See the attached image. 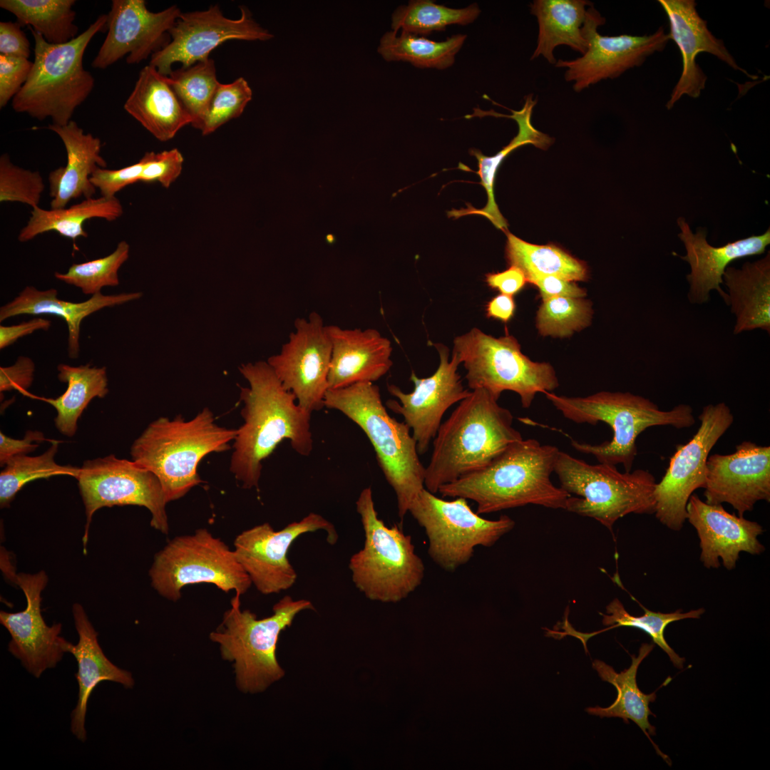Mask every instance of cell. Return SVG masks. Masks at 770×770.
<instances>
[{
  "label": "cell",
  "instance_id": "cell-52",
  "mask_svg": "<svg viewBox=\"0 0 770 770\" xmlns=\"http://www.w3.org/2000/svg\"><path fill=\"white\" fill-rule=\"evenodd\" d=\"M35 365L31 359L19 356L16 363L8 367L0 368L1 392L16 390L26 394L34 380Z\"/></svg>",
  "mask_w": 770,
  "mask_h": 770
},
{
  "label": "cell",
  "instance_id": "cell-58",
  "mask_svg": "<svg viewBox=\"0 0 770 770\" xmlns=\"http://www.w3.org/2000/svg\"><path fill=\"white\" fill-rule=\"evenodd\" d=\"M515 302L513 296L499 294L490 299L486 305L487 318L508 323L514 316Z\"/></svg>",
  "mask_w": 770,
  "mask_h": 770
},
{
  "label": "cell",
  "instance_id": "cell-13",
  "mask_svg": "<svg viewBox=\"0 0 770 770\" xmlns=\"http://www.w3.org/2000/svg\"><path fill=\"white\" fill-rule=\"evenodd\" d=\"M410 513L425 530L431 560L447 571L466 564L478 546L491 547L515 527L505 515L488 520L473 512L463 498H438L423 488L411 502Z\"/></svg>",
  "mask_w": 770,
  "mask_h": 770
},
{
  "label": "cell",
  "instance_id": "cell-14",
  "mask_svg": "<svg viewBox=\"0 0 770 770\" xmlns=\"http://www.w3.org/2000/svg\"><path fill=\"white\" fill-rule=\"evenodd\" d=\"M76 478L86 515L82 538L85 553L92 517L103 507H145L151 514V527L168 533L165 510L168 503L161 483L153 472L133 461L120 459L111 454L84 461Z\"/></svg>",
  "mask_w": 770,
  "mask_h": 770
},
{
  "label": "cell",
  "instance_id": "cell-43",
  "mask_svg": "<svg viewBox=\"0 0 770 770\" xmlns=\"http://www.w3.org/2000/svg\"><path fill=\"white\" fill-rule=\"evenodd\" d=\"M58 443V441H52L51 446L39 456L19 455L6 462L0 473L1 508L9 507L16 493L29 482L61 475L76 478L78 467L62 466L56 462Z\"/></svg>",
  "mask_w": 770,
  "mask_h": 770
},
{
  "label": "cell",
  "instance_id": "cell-32",
  "mask_svg": "<svg viewBox=\"0 0 770 770\" xmlns=\"http://www.w3.org/2000/svg\"><path fill=\"white\" fill-rule=\"evenodd\" d=\"M726 304L735 316L733 333L762 329L770 333V252L741 268L727 267L723 274Z\"/></svg>",
  "mask_w": 770,
  "mask_h": 770
},
{
  "label": "cell",
  "instance_id": "cell-36",
  "mask_svg": "<svg viewBox=\"0 0 770 770\" xmlns=\"http://www.w3.org/2000/svg\"><path fill=\"white\" fill-rule=\"evenodd\" d=\"M123 213V206L116 197L86 198L68 208L46 210L36 207L32 208L29 221L20 230L18 240L21 242H27L51 231L73 240L79 237H87L88 233L83 229L86 221L102 218L111 222Z\"/></svg>",
  "mask_w": 770,
  "mask_h": 770
},
{
  "label": "cell",
  "instance_id": "cell-6",
  "mask_svg": "<svg viewBox=\"0 0 770 770\" xmlns=\"http://www.w3.org/2000/svg\"><path fill=\"white\" fill-rule=\"evenodd\" d=\"M324 406L342 412L366 435L377 463L395 492L398 515L403 521L411 502L425 488V467L409 426L389 414L379 386L372 382L328 389Z\"/></svg>",
  "mask_w": 770,
  "mask_h": 770
},
{
  "label": "cell",
  "instance_id": "cell-46",
  "mask_svg": "<svg viewBox=\"0 0 770 770\" xmlns=\"http://www.w3.org/2000/svg\"><path fill=\"white\" fill-rule=\"evenodd\" d=\"M130 246L120 242L110 255L80 264H73L65 273L56 272L54 277L80 288L85 294H96L103 287L119 284L118 270L129 257Z\"/></svg>",
  "mask_w": 770,
  "mask_h": 770
},
{
  "label": "cell",
  "instance_id": "cell-5",
  "mask_svg": "<svg viewBox=\"0 0 770 770\" xmlns=\"http://www.w3.org/2000/svg\"><path fill=\"white\" fill-rule=\"evenodd\" d=\"M237 428L215 423L204 408L193 419L160 417L151 422L131 446L132 461L159 479L167 503L183 497L202 482L197 473L207 454L230 448Z\"/></svg>",
  "mask_w": 770,
  "mask_h": 770
},
{
  "label": "cell",
  "instance_id": "cell-47",
  "mask_svg": "<svg viewBox=\"0 0 770 770\" xmlns=\"http://www.w3.org/2000/svg\"><path fill=\"white\" fill-rule=\"evenodd\" d=\"M252 97V89L242 77L230 83H220L199 129L202 134L210 135L230 120L238 118Z\"/></svg>",
  "mask_w": 770,
  "mask_h": 770
},
{
  "label": "cell",
  "instance_id": "cell-57",
  "mask_svg": "<svg viewBox=\"0 0 770 770\" xmlns=\"http://www.w3.org/2000/svg\"><path fill=\"white\" fill-rule=\"evenodd\" d=\"M51 322L43 318H34L27 322L11 326H0V349L16 342L19 338L29 335L37 330L47 331Z\"/></svg>",
  "mask_w": 770,
  "mask_h": 770
},
{
  "label": "cell",
  "instance_id": "cell-1",
  "mask_svg": "<svg viewBox=\"0 0 770 770\" xmlns=\"http://www.w3.org/2000/svg\"><path fill=\"white\" fill-rule=\"evenodd\" d=\"M240 372L249 387L240 386L243 424L237 428L230 469L244 488H258L262 462L283 440L308 456L313 449L311 413L286 390L267 361L242 364Z\"/></svg>",
  "mask_w": 770,
  "mask_h": 770
},
{
  "label": "cell",
  "instance_id": "cell-31",
  "mask_svg": "<svg viewBox=\"0 0 770 770\" xmlns=\"http://www.w3.org/2000/svg\"><path fill=\"white\" fill-rule=\"evenodd\" d=\"M56 289L39 290L26 287L17 297L0 308V322L21 314H50L61 317L68 329V353L71 359L79 354L80 327L84 318L105 307L120 305L142 297L141 292L104 295L98 293L82 302L60 299Z\"/></svg>",
  "mask_w": 770,
  "mask_h": 770
},
{
  "label": "cell",
  "instance_id": "cell-9",
  "mask_svg": "<svg viewBox=\"0 0 770 770\" xmlns=\"http://www.w3.org/2000/svg\"><path fill=\"white\" fill-rule=\"evenodd\" d=\"M240 597L235 595L232 599L231 607L210 638L219 645L222 658L233 662L237 687L245 693H258L284 675L276 656L280 633L297 614L314 606L308 600L287 595L274 604L272 615L258 619L250 610H241Z\"/></svg>",
  "mask_w": 770,
  "mask_h": 770
},
{
  "label": "cell",
  "instance_id": "cell-50",
  "mask_svg": "<svg viewBox=\"0 0 770 770\" xmlns=\"http://www.w3.org/2000/svg\"><path fill=\"white\" fill-rule=\"evenodd\" d=\"M33 61L0 54V108L19 92L28 79Z\"/></svg>",
  "mask_w": 770,
  "mask_h": 770
},
{
  "label": "cell",
  "instance_id": "cell-44",
  "mask_svg": "<svg viewBox=\"0 0 770 770\" xmlns=\"http://www.w3.org/2000/svg\"><path fill=\"white\" fill-rule=\"evenodd\" d=\"M178 98L200 129L212 96L220 84L215 61L207 58L188 68L172 71L167 76Z\"/></svg>",
  "mask_w": 770,
  "mask_h": 770
},
{
  "label": "cell",
  "instance_id": "cell-8",
  "mask_svg": "<svg viewBox=\"0 0 770 770\" xmlns=\"http://www.w3.org/2000/svg\"><path fill=\"white\" fill-rule=\"evenodd\" d=\"M356 507L364 542L349 560L352 581L371 600L400 602L421 585L424 563L415 552L411 536L397 525L386 526L379 518L371 487L361 491Z\"/></svg>",
  "mask_w": 770,
  "mask_h": 770
},
{
  "label": "cell",
  "instance_id": "cell-56",
  "mask_svg": "<svg viewBox=\"0 0 770 770\" xmlns=\"http://www.w3.org/2000/svg\"><path fill=\"white\" fill-rule=\"evenodd\" d=\"M486 282L490 288L498 291L500 294L513 296L523 289L527 280L521 270L510 266L504 271L486 274Z\"/></svg>",
  "mask_w": 770,
  "mask_h": 770
},
{
  "label": "cell",
  "instance_id": "cell-38",
  "mask_svg": "<svg viewBox=\"0 0 770 770\" xmlns=\"http://www.w3.org/2000/svg\"><path fill=\"white\" fill-rule=\"evenodd\" d=\"M505 232L508 264L521 270L528 283L543 276H555L573 282L588 279L587 264L560 246L535 245L521 240L508 230Z\"/></svg>",
  "mask_w": 770,
  "mask_h": 770
},
{
  "label": "cell",
  "instance_id": "cell-27",
  "mask_svg": "<svg viewBox=\"0 0 770 770\" xmlns=\"http://www.w3.org/2000/svg\"><path fill=\"white\" fill-rule=\"evenodd\" d=\"M332 342L329 389L374 382L393 365L391 342L375 329H343L326 325Z\"/></svg>",
  "mask_w": 770,
  "mask_h": 770
},
{
  "label": "cell",
  "instance_id": "cell-21",
  "mask_svg": "<svg viewBox=\"0 0 770 770\" xmlns=\"http://www.w3.org/2000/svg\"><path fill=\"white\" fill-rule=\"evenodd\" d=\"M180 14L175 5L152 12L144 0H113L107 35L92 67L105 69L123 56L129 64L151 57L169 42V31Z\"/></svg>",
  "mask_w": 770,
  "mask_h": 770
},
{
  "label": "cell",
  "instance_id": "cell-28",
  "mask_svg": "<svg viewBox=\"0 0 770 770\" xmlns=\"http://www.w3.org/2000/svg\"><path fill=\"white\" fill-rule=\"evenodd\" d=\"M78 642L73 645L66 640L63 649L77 662L75 674L78 694L76 705L71 714V731L80 741L86 740L85 721L91 694L96 686L105 681L113 682L125 688H132L135 682L130 672L120 669L105 655L98 640V632L89 620L82 605L75 603L72 607Z\"/></svg>",
  "mask_w": 770,
  "mask_h": 770
},
{
  "label": "cell",
  "instance_id": "cell-3",
  "mask_svg": "<svg viewBox=\"0 0 770 770\" xmlns=\"http://www.w3.org/2000/svg\"><path fill=\"white\" fill-rule=\"evenodd\" d=\"M511 412L483 389L472 390L441 423L425 467L424 486L436 493L443 485L480 470L523 439Z\"/></svg>",
  "mask_w": 770,
  "mask_h": 770
},
{
  "label": "cell",
  "instance_id": "cell-30",
  "mask_svg": "<svg viewBox=\"0 0 770 770\" xmlns=\"http://www.w3.org/2000/svg\"><path fill=\"white\" fill-rule=\"evenodd\" d=\"M124 109L160 141L173 139L192 120L170 86L152 65L143 68Z\"/></svg>",
  "mask_w": 770,
  "mask_h": 770
},
{
  "label": "cell",
  "instance_id": "cell-20",
  "mask_svg": "<svg viewBox=\"0 0 770 770\" xmlns=\"http://www.w3.org/2000/svg\"><path fill=\"white\" fill-rule=\"evenodd\" d=\"M439 356L436 371L426 378H419L414 371L410 380L414 390L404 392L394 384H388L387 390L398 399H389L386 406L401 415L404 422L412 430L419 454L425 453L431 441L435 438L446 411L453 404L467 397L471 391L463 385L458 371L461 364L458 358L451 354L448 348L441 343H433Z\"/></svg>",
  "mask_w": 770,
  "mask_h": 770
},
{
  "label": "cell",
  "instance_id": "cell-15",
  "mask_svg": "<svg viewBox=\"0 0 770 770\" xmlns=\"http://www.w3.org/2000/svg\"><path fill=\"white\" fill-rule=\"evenodd\" d=\"M700 426L685 444L677 446L665 474L657 483L654 496L657 519L672 530H680L686 520V507L697 488H703L710 451L734 421L724 402L708 404L699 416Z\"/></svg>",
  "mask_w": 770,
  "mask_h": 770
},
{
  "label": "cell",
  "instance_id": "cell-33",
  "mask_svg": "<svg viewBox=\"0 0 770 770\" xmlns=\"http://www.w3.org/2000/svg\"><path fill=\"white\" fill-rule=\"evenodd\" d=\"M654 647V644H642L638 655H631L630 666L619 673L603 661L593 660V669L603 682L610 683L616 688L617 695L615 702L607 707L596 706L588 707L585 711L591 715L601 718L618 717L622 719L626 724L629 723V720L635 722L647 736L657 754L671 766L670 759L659 750L650 737V735L656 734V729L649 722V716L654 715L649 704L655 701L656 693L642 692L638 687L636 679L640 664L650 654Z\"/></svg>",
  "mask_w": 770,
  "mask_h": 770
},
{
  "label": "cell",
  "instance_id": "cell-4",
  "mask_svg": "<svg viewBox=\"0 0 770 770\" xmlns=\"http://www.w3.org/2000/svg\"><path fill=\"white\" fill-rule=\"evenodd\" d=\"M563 416L577 423L608 424L612 430L610 441L600 444L571 439V446L580 453L593 456L599 463L622 464L631 471L637 454V436L655 426L690 428L695 423L692 408L680 404L668 411L661 410L650 399L630 392L601 391L586 397H568L544 393Z\"/></svg>",
  "mask_w": 770,
  "mask_h": 770
},
{
  "label": "cell",
  "instance_id": "cell-41",
  "mask_svg": "<svg viewBox=\"0 0 770 770\" xmlns=\"http://www.w3.org/2000/svg\"><path fill=\"white\" fill-rule=\"evenodd\" d=\"M466 35L456 34L435 41L411 34L391 31L384 34L378 52L387 61H406L421 68L445 69L451 66Z\"/></svg>",
  "mask_w": 770,
  "mask_h": 770
},
{
  "label": "cell",
  "instance_id": "cell-23",
  "mask_svg": "<svg viewBox=\"0 0 770 770\" xmlns=\"http://www.w3.org/2000/svg\"><path fill=\"white\" fill-rule=\"evenodd\" d=\"M705 502L727 503L739 516L759 500L770 501V446L749 441L731 454H712L707 461Z\"/></svg>",
  "mask_w": 770,
  "mask_h": 770
},
{
  "label": "cell",
  "instance_id": "cell-25",
  "mask_svg": "<svg viewBox=\"0 0 770 770\" xmlns=\"http://www.w3.org/2000/svg\"><path fill=\"white\" fill-rule=\"evenodd\" d=\"M686 520L697 530L700 560L707 568H718L719 558L727 570L735 568L741 552L759 555L765 550L758 540L762 526L727 512L722 504H709L693 493L686 507Z\"/></svg>",
  "mask_w": 770,
  "mask_h": 770
},
{
  "label": "cell",
  "instance_id": "cell-22",
  "mask_svg": "<svg viewBox=\"0 0 770 770\" xmlns=\"http://www.w3.org/2000/svg\"><path fill=\"white\" fill-rule=\"evenodd\" d=\"M15 580L26 596V607L18 612L1 611L0 622L11 637L9 652L38 678L62 659L66 640L60 635L62 625L48 626L41 614V594L48 582L46 573H20L15 575Z\"/></svg>",
  "mask_w": 770,
  "mask_h": 770
},
{
  "label": "cell",
  "instance_id": "cell-54",
  "mask_svg": "<svg viewBox=\"0 0 770 770\" xmlns=\"http://www.w3.org/2000/svg\"><path fill=\"white\" fill-rule=\"evenodd\" d=\"M530 284L538 288L543 300L558 297L582 298L587 294L586 289L579 287L575 282L555 276L538 277Z\"/></svg>",
  "mask_w": 770,
  "mask_h": 770
},
{
  "label": "cell",
  "instance_id": "cell-2",
  "mask_svg": "<svg viewBox=\"0 0 770 770\" xmlns=\"http://www.w3.org/2000/svg\"><path fill=\"white\" fill-rule=\"evenodd\" d=\"M560 450L533 438L509 446L484 468L443 485L442 497L474 501L479 515L528 504L565 509L571 496L550 480Z\"/></svg>",
  "mask_w": 770,
  "mask_h": 770
},
{
  "label": "cell",
  "instance_id": "cell-55",
  "mask_svg": "<svg viewBox=\"0 0 770 770\" xmlns=\"http://www.w3.org/2000/svg\"><path fill=\"white\" fill-rule=\"evenodd\" d=\"M46 440L42 432L27 431L22 439H14L0 432V465L4 466L11 458L34 451Z\"/></svg>",
  "mask_w": 770,
  "mask_h": 770
},
{
  "label": "cell",
  "instance_id": "cell-16",
  "mask_svg": "<svg viewBox=\"0 0 770 770\" xmlns=\"http://www.w3.org/2000/svg\"><path fill=\"white\" fill-rule=\"evenodd\" d=\"M319 530L327 532L329 544L337 543L338 534L333 524L311 513L278 531L268 523L244 530L235 538L233 551L260 592L278 593L292 587L297 578L287 558L291 545L300 535Z\"/></svg>",
  "mask_w": 770,
  "mask_h": 770
},
{
  "label": "cell",
  "instance_id": "cell-40",
  "mask_svg": "<svg viewBox=\"0 0 770 770\" xmlns=\"http://www.w3.org/2000/svg\"><path fill=\"white\" fill-rule=\"evenodd\" d=\"M74 0H1L0 7L13 14L17 22L29 26L49 43H66L78 34L74 24Z\"/></svg>",
  "mask_w": 770,
  "mask_h": 770
},
{
  "label": "cell",
  "instance_id": "cell-42",
  "mask_svg": "<svg viewBox=\"0 0 770 770\" xmlns=\"http://www.w3.org/2000/svg\"><path fill=\"white\" fill-rule=\"evenodd\" d=\"M480 13L476 3L463 9H453L429 0H414L395 10L391 28L396 33L401 30L413 35L426 36L433 31H443L449 25L471 24Z\"/></svg>",
  "mask_w": 770,
  "mask_h": 770
},
{
  "label": "cell",
  "instance_id": "cell-49",
  "mask_svg": "<svg viewBox=\"0 0 770 770\" xmlns=\"http://www.w3.org/2000/svg\"><path fill=\"white\" fill-rule=\"evenodd\" d=\"M140 160L143 164L140 182H157L166 188L180 176L184 163L183 156L177 148L146 152Z\"/></svg>",
  "mask_w": 770,
  "mask_h": 770
},
{
  "label": "cell",
  "instance_id": "cell-17",
  "mask_svg": "<svg viewBox=\"0 0 770 770\" xmlns=\"http://www.w3.org/2000/svg\"><path fill=\"white\" fill-rule=\"evenodd\" d=\"M331 357L332 342L326 325L321 315L312 312L308 318L294 320V331L280 353L267 362L283 387L295 396L297 404L312 414L324 407Z\"/></svg>",
  "mask_w": 770,
  "mask_h": 770
},
{
  "label": "cell",
  "instance_id": "cell-11",
  "mask_svg": "<svg viewBox=\"0 0 770 770\" xmlns=\"http://www.w3.org/2000/svg\"><path fill=\"white\" fill-rule=\"evenodd\" d=\"M452 354L463 365L469 389H483L498 400L504 391L516 393L523 408H529L536 395L559 386L554 368L546 362L530 360L521 351L512 335L496 338L478 328L453 339Z\"/></svg>",
  "mask_w": 770,
  "mask_h": 770
},
{
  "label": "cell",
  "instance_id": "cell-10",
  "mask_svg": "<svg viewBox=\"0 0 770 770\" xmlns=\"http://www.w3.org/2000/svg\"><path fill=\"white\" fill-rule=\"evenodd\" d=\"M554 472L570 496L565 510L595 519L612 531L615 523L630 514H654L657 485L647 470L620 472L615 466L585 461L559 451Z\"/></svg>",
  "mask_w": 770,
  "mask_h": 770
},
{
  "label": "cell",
  "instance_id": "cell-26",
  "mask_svg": "<svg viewBox=\"0 0 770 770\" xmlns=\"http://www.w3.org/2000/svg\"><path fill=\"white\" fill-rule=\"evenodd\" d=\"M677 224L681 230L678 236L686 249V255L680 257L687 262L691 268L687 279L689 284L687 297L692 304L707 302L713 290H716L726 303L727 294L721 284L728 265L739 258L763 254L770 244L769 228L762 235L714 247L708 243L704 230H698L693 233L682 217L677 220Z\"/></svg>",
  "mask_w": 770,
  "mask_h": 770
},
{
  "label": "cell",
  "instance_id": "cell-45",
  "mask_svg": "<svg viewBox=\"0 0 770 770\" xmlns=\"http://www.w3.org/2000/svg\"><path fill=\"white\" fill-rule=\"evenodd\" d=\"M592 303L583 298L558 297L543 300L536 327L543 337H568L590 324Z\"/></svg>",
  "mask_w": 770,
  "mask_h": 770
},
{
  "label": "cell",
  "instance_id": "cell-51",
  "mask_svg": "<svg viewBox=\"0 0 770 770\" xmlns=\"http://www.w3.org/2000/svg\"><path fill=\"white\" fill-rule=\"evenodd\" d=\"M142 169L140 160L117 170L98 168L91 175L90 180L100 190L102 197L110 198L115 197V194L126 186L140 182Z\"/></svg>",
  "mask_w": 770,
  "mask_h": 770
},
{
  "label": "cell",
  "instance_id": "cell-19",
  "mask_svg": "<svg viewBox=\"0 0 770 770\" xmlns=\"http://www.w3.org/2000/svg\"><path fill=\"white\" fill-rule=\"evenodd\" d=\"M605 23V19L590 6L582 29L587 43L585 53L574 60L559 59L555 64L567 68L565 79L574 83L576 92L641 66L648 56L662 51L670 40L662 26L651 35L602 36L597 28Z\"/></svg>",
  "mask_w": 770,
  "mask_h": 770
},
{
  "label": "cell",
  "instance_id": "cell-34",
  "mask_svg": "<svg viewBox=\"0 0 770 770\" xmlns=\"http://www.w3.org/2000/svg\"><path fill=\"white\" fill-rule=\"evenodd\" d=\"M592 4L586 0H535L530 12L537 18L538 34L531 59L543 56L555 64L553 51L560 45L570 47L583 55L587 47L583 25L587 9Z\"/></svg>",
  "mask_w": 770,
  "mask_h": 770
},
{
  "label": "cell",
  "instance_id": "cell-29",
  "mask_svg": "<svg viewBox=\"0 0 770 770\" xmlns=\"http://www.w3.org/2000/svg\"><path fill=\"white\" fill-rule=\"evenodd\" d=\"M48 128L60 137L67 154L66 166L48 175L51 209L64 208L71 200L80 197H93L96 188L90 178L98 168L107 166L101 155V140L86 133L72 120L65 125L50 124Z\"/></svg>",
  "mask_w": 770,
  "mask_h": 770
},
{
  "label": "cell",
  "instance_id": "cell-37",
  "mask_svg": "<svg viewBox=\"0 0 770 770\" xmlns=\"http://www.w3.org/2000/svg\"><path fill=\"white\" fill-rule=\"evenodd\" d=\"M57 369L59 381L66 383L67 389L57 398L43 400L57 411L54 419L56 428L71 437L75 435L78 420L90 401L108 393L106 368L92 367L89 364L78 366L60 364Z\"/></svg>",
  "mask_w": 770,
  "mask_h": 770
},
{
  "label": "cell",
  "instance_id": "cell-53",
  "mask_svg": "<svg viewBox=\"0 0 770 770\" xmlns=\"http://www.w3.org/2000/svg\"><path fill=\"white\" fill-rule=\"evenodd\" d=\"M16 21L0 22V54L28 58L30 42Z\"/></svg>",
  "mask_w": 770,
  "mask_h": 770
},
{
  "label": "cell",
  "instance_id": "cell-39",
  "mask_svg": "<svg viewBox=\"0 0 770 770\" xmlns=\"http://www.w3.org/2000/svg\"><path fill=\"white\" fill-rule=\"evenodd\" d=\"M537 102V99L533 98L532 94H529L525 97L522 109L511 111L512 115L508 117L517 122L518 133L508 145L495 155L486 156L478 150L471 151V154L478 160V171L477 173L481 178V183L487 192L488 202L483 209L471 210L468 213H475L486 217L497 228L503 232L508 230V223L500 212L493 195L494 180L499 165L511 151L520 146L532 144L538 148L547 150L554 141L553 138L537 130L532 125L531 115Z\"/></svg>",
  "mask_w": 770,
  "mask_h": 770
},
{
  "label": "cell",
  "instance_id": "cell-59",
  "mask_svg": "<svg viewBox=\"0 0 770 770\" xmlns=\"http://www.w3.org/2000/svg\"><path fill=\"white\" fill-rule=\"evenodd\" d=\"M327 239L329 240V242H332V240H334V237L332 235H327Z\"/></svg>",
  "mask_w": 770,
  "mask_h": 770
},
{
  "label": "cell",
  "instance_id": "cell-7",
  "mask_svg": "<svg viewBox=\"0 0 770 770\" xmlns=\"http://www.w3.org/2000/svg\"><path fill=\"white\" fill-rule=\"evenodd\" d=\"M108 14H101L73 39L61 44L48 43L29 27L35 41L34 60L27 81L12 99L17 113H27L52 124L65 125L88 97L95 79L83 67V56L93 36L107 31Z\"/></svg>",
  "mask_w": 770,
  "mask_h": 770
},
{
  "label": "cell",
  "instance_id": "cell-12",
  "mask_svg": "<svg viewBox=\"0 0 770 770\" xmlns=\"http://www.w3.org/2000/svg\"><path fill=\"white\" fill-rule=\"evenodd\" d=\"M149 575L153 587L173 602L189 585L212 584L240 596L252 585L233 550L205 528L170 540L155 555Z\"/></svg>",
  "mask_w": 770,
  "mask_h": 770
},
{
  "label": "cell",
  "instance_id": "cell-24",
  "mask_svg": "<svg viewBox=\"0 0 770 770\" xmlns=\"http://www.w3.org/2000/svg\"><path fill=\"white\" fill-rule=\"evenodd\" d=\"M658 2L669 19L670 39L677 45L682 58V74L666 104L667 109H671L684 95L698 98L705 88L707 76L696 63V57L701 52L712 54L734 70L752 79L756 78L741 68L723 41L712 35L707 21L699 15L694 0H659Z\"/></svg>",
  "mask_w": 770,
  "mask_h": 770
},
{
  "label": "cell",
  "instance_id": "cell-18",
  "mask_svg": "<svg viewBox=\"0 0 770 770\" xmlns=\"http://www.w3.org/2000/svg\"><path fill=\"white\" fill-rule=\"evenodd\" d=\"M237 19L225 17L218 5L204 11L181 13L169 31L170 41L150 57V65L168 76L175 63L188 68L209 58L210 52L229 40L267 41L273 35L257 24L250 10L240 6Z\"/></svg>",
  "mask_w": 770,
  "mask_h": 770
},
{
  "label": "cell",
  "instance_id": "cell-48",
  "mask_svg": "<svg viewBox=\"0 0 770 770\" xmlns=\"http://www.w3.org/2000/svg\"><path fill=\"white\" fill-rule=\"evenodd\" d=\"M45 189L43 180L38 171L14 165L6 153L0 157V201L18 202L38 207Z\"/></svg>",
  "mask_w": 770,
  "mask_h": 770
},
{
  "label": "cell",
  "instance_id": "cell-35",
  "mask_svg": "<svg viewBox=\"0 0 770 770\" xmlns=\"http://www.w3.org/2000/svg\"><path fill=\"white\" fill-rule=\"evenodd\" d=\"M630 596L644 610L645 613L643 615L633 616L630 615L625 609L622 602L617 598H615L606 607V614L600 612V615L602 616V624L607 626L605 629L590 633L578 632L572 627L566 616L560 627L563 631L555 630L553 632L555 637L562 638L569 635L576 637L581 641L586 653H587V642L591 637L615 627H635L649 635L653 642L657 645L668 655L675 667L679 669H683L685 659L684 657L679 656L668 645L664 638V630L667 626L673 622L684 619H699L704 612V609L699 608L687 612H683L681 609L668 613L654 612L645 607L635 597Z\"/></svg>",
  "mask_w": 770,
  "mask_h": 770
}]
</instances>
